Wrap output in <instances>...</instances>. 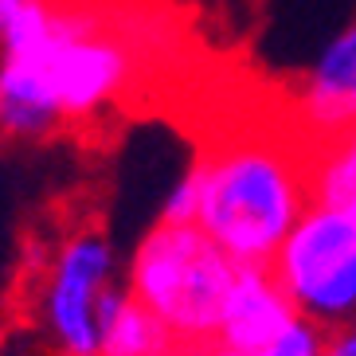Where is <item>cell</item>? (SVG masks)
<instances>
[{
  "label": "cell",
  "instance_id": "obj_13",
  "mask_svg": "<svg viewBox=\"0 0 356 356\" xmlns=\"http://www.w3.org/2000/svg\"><path fill=\"white\" fill-rule=\"evenodd\" d=\"M35 4H40V0H0V35L12 32V28L35 8Z\"/></svg>",
  "mask_w": 356,
  "mask_h": 356
},
{
  "label": "cell",
  "instance_id": "obj_3",
  "mask_svg": "<svg viewBox=\"0 0 356 356\" xmlns=\"http://www.w3.org/2000/svg\"><path fill=\"white\" fill-rule=\"evenodd\" d=\"M239 262L200 223L153 220L126 254V286L172 329L180 348L216 345Z\"/></svg>",
  "mask_w": 356,
  "mask_h": 356
},
{
  "label": "cell",
  "instance_id": "obj_12",
  "mask_svg": "<svg viewBox=\"0 0 356 356\" xmlns=\"http://www.w3.org/2000/svg\"><path fill=\"white\" fill-rule=\"evenodd\" d=\"M321 356H356V321L337 325V329H325Z\"/></svg>",
  "mask_w": 356,
  "mask_h": 356
},
{
  "label": "cell",
  "instance_id": "obj_1",
  "mask_svg": "<svg viewBox=\"0 0 356 356\" xmlns=\"http://www.w3.org/2000/svg\"><path fill=\"white\" fill-rule=\"evenodd\" d=\"M137 79L134 47L71 0H40L0 35V137L47 141L79 122H98Z\"/></svg>",
  "mask_w": 356,
  "mask_h": 356
},
{
  "label": "cell",
  "instance_id": "obj_8",
  "mask_svg": "<svg viewBox=\"0 0 356 356\" xmlns=\"http://www.w3.org/2000/svg\"><path fill=\"white\" fill-rule=\"evenodd\" d=\"M184 348L177 345V337L161 321L149 305H141L129 293L114 302L110 317H106V333H102V356H180Z\"/></svg>",
  "mask_w": 356,
  "mask_h": 356
},
{
  "label": "cell",
  "instance_id": "obj_14",
  "mask_svg": "<svg viewBox=\"0 0 356 356\" xmlns=\"http://www.w3.org/2000/svg\"><path fill=\"white\" fill-rule=\"evenodd\" d=\"M180 356H231V353L220 348V345H200V348H184Z\"/></svg>",
  "mask_w": 356,
  "mask_h": 356
},
{
  "label": "cell",
  "instance_id": "obj_10",
  "mask_svg": "<svg viewBox=\"0 0 356 356\" xmlns=\"http://www.w3.org/2000/svg\"><path fill=\"white\" fill-rule=\"evenodd\" d=\"M196 211H200V188H196V172H192V165H188L172 184H168L165 196H161L157 220H165V223H196Z\"/></svg>",
  "mask_w": 356,
  "mask_h": 356
},
{
  "label": "cell",
  "instance_id": "obj_9",
  "mask_svg": "<svg viewBox=\"0 0 356 356\" xmlns=\"http://www.w3.org/2000/svg\"><path fill=\"white\" fill-rule=\"evenodd\" d=\"M309 188L314 204L356 216V126L309 141Z\"/></svg>",
  "mask_w": 356,
  "mask_h": 356
},
{
  "label": "cell",
  "instance_id": "obj_7",
  "mask_svg": "<svg viewBox=\"0 0 356 356\" xmlns=\"http://www.w3.org/2000/svg\"><path fill=\"white\" fill-rule=\"evenodd\" d=\"M293 321H302V317L293 309L290 293L282 290L278 274L270 266H239L227 302H223L216 345L227 348L231 356H259Z\"/></svg>",
  "mask_w": 356,
  "mask_h": 356
},
{
  "label": "cell",
  "instance_id": "obj_4",
  "mask_svg": "<svg viewBox=\"0 0 356 356\" xmlns=\"http://www.w3.org/2000/svg\"><path fill=\"white\" fill-rule=\"evenodd\" d=\"M126 293V254L98 223L59 231L28 290V314L51 356H102L106 317Z\"/></svg>",
  "mask_w": 356,
  "mask_h": 356
},
{
  "label": "cell",
  "instance_id": "obj_2",
  "mask_svg": "<svg viewBox=\"0 0 356 356\" xmlns=\"http://www.w3.org/2000/svg\"><path fill=\"white\" fill-rule=\"evenodd\" d=\"M196 223L239 266H270L309 204V141L290 126L227 129L192 161Z\"/></svg>",
  "mask_w": 356,
  "mask_h": 356
},
{
  "label": "cell",
  "instance_id": "obj_6",
  "mask_svg": "<svg viewBox=\"0 0 356 356\" xmlns=\"http://www.w3.org/2000/svg\"><path fill=\"white\" fill-rule=\"evenodd\" d=\"M286 126L305 141H321L356 126V16L341 24L293 79Z\"/></svg>",
  "mask_w": 356,
  "mask_h": 356
},
{
  "label": "cell",
  "instance_id": "obj_11",
  "mask_svg": "<svg viewBox=\"0 0 356 356\" xmlns=\"http://www.w3.org/2000/svg\"><path fill=\"white\" fill-rule=\"evenodd\" d=\"M321 341L325 333L309 321H293L270 348H262L259 356H321Z\"/></svg>",
  "mask_w": 356,
  "mask_h": 356
},
{
  "label": "cell",
  "instance_id": "obj_5",
  "mask_svg": "<svg viewBox=\"0 0 356 356\" xmlns=\"http://www.w3.org/2000/svg\"><path fill=\"white\" fill-rule=\"evenodd\" d=\"M270 270L290 293L298 317L321 333L356 321V216L309 204Z\"/></svg>",
  "mask_w": 356,
  "mask_h": 356
}]
</instances>
